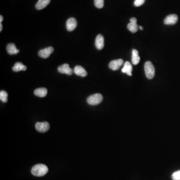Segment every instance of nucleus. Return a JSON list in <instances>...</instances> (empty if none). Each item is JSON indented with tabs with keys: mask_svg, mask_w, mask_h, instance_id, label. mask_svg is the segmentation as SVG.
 <instances>
[{
	"mask_svg": "<svg viewBox=\"0 0 180 180\" xmlns=\"http://www.w3.org/2000/svg\"><path fill=\"white\" fill-rule=\"evenodd\" d=\"M144 69L146 76L148 79H152L155 75V67L150 61H147L145 64Z\"/></svg>",
	"mask_w": 180,
	"mask_h": 180,
	"instance_id": "f03ea898",
	"label": "nucleus"
},
{
	"mask_svg": "<svg viewBox=\"0 0 180 180\" xmlns=\"http://www.w3.org/2000/svg\"><path fill=\"white\" fill-rule=\"evenodd\" d=\"M178 20V17L177 15L175 14L168 15L164 20V24L167 25H174L177 22Z\"/></svg>",
	"mask_w": 180,
	"mask_h": 180,
	"instance_id": "9d476101",
	"label": "nucleus"
},
{
	"mask_svg": "<svg viewBox=\"0 0 180 180\" xmlns=\"http://www.w3.org/2000/svg\"><path fill=\"white\" fill-rule=\"evenodd\" d=\"M77 26V20L74 18H70L67 20L66 23V28L67 30L69 32H72L76 29Z\"/></svg>",
	"mask_w": 180,
	"mask_h": 180,
	"instance_id": "1a4fd4ad",
	"label": "nucleus"
},
{
	"mask_svg": "<svg viewBox=\"0 0 180 180\" xmlns=\"http://www.w3.org/2000/svg\"><path fill=\"white\" fill-rule=\"evenodd\" d=\"M140 61V57L139 56V53L137 50H133L132 51V63L136 65L139 64Z\"/></svg>",
	"mask_w": 180,
	"mask_h": 180,
	"instance_id": "f3484780",
	"label": "nucleus"
},
{
	"mask_svg": "<svg viewBox=\"0 0 180 180\" xmlns=\"http://www.w3.org/2000/svg\"><path fill=\"white\" fill-rule=\"evenodd\" d=\"M3 16H2V15H1V16H0V22H1V23L2 22H3Z\"/></svg>",
	"mask_w": 180,
	"mask_h": 180,
	"instance_id": "5701e85b",
	"label": "nucleus"
},
{
	"mask_svg": "<svg viewBox=\"0 0 180 180\" xmlns=\"http://www.w3.org/2000/svg\"><path fill=\"white\" fill-rule=\"evenodd\" d=\"M49 169L47 166L44 164H37L34 166L32 170L31 173L34 176L36 177H42L48 173Z\"/></svg>",
	"mask_w": 180,
	"mask_h": 180,
	"instance_id": "f257e3e1",
	"label": "nucleus"
},
{
	"mask_svg": "<svg viewBox=\"0 0 180 180\" xmlns=\"http://www.w3.org/2000/svg\"><path fill=\"white\" fill-rule=\"evenodd\" d=\"M139 29H140L141 30H143V27H142V26H139Z\"/></svg>",
	"mask_w": 180,
	"mask_h": 180,
	"instance_id": "393cba45",
	"label": "nucleus"
},
{
	"mask_svg": "<svg viewBox=\"0 0 180 180\" xmlns=\"http://www.w3.org/2000/svg\"><path fill=\"white\" fill-rule=\"evenodd\" d=\"M7 50L10 55H16L19 52V50L16 48L15 44L13 43H10L7 46Z\"/></svg>",
	"mask_w": 180,
	"mask_h": 180,
	"instance_id": "2eb2a0df",
	"label": "nucleus"
},
{
	"mask_svg": "<svg viewBox=\"0 0 180 180\" xmlns=\"http://www.w3.org/2000/svg\"><path fill=\"white\" fill-rule=\"evenodd\" d=\"M50 2H51V0H39L36 4L35 7L38 10L43 9L47 7Z\"/></svg>",
	"mask_w": 180,
	"mask_h": 180,
	"instance_id": "4468645a",
	"label": "nucleus"
},
{
	"mask_svg": "<svg viewBox=\"0 0 180 180\" xmlns=\"http://www.w3.org/2000/svg\"><path fill=\"white\" fill-rule=\"evenodd\" d=\"M2 29H3V25L1 23V24H0V32H1L2 31Z\"/></svg>",
	"mask_w": 180,
	"mask_h": 180,
	"instance_id": "b1692460",
	"label": "nucleus"
},
{
	"mask_svg": "<svg viewBox=\"0 0 180 180\" xmlns=\"http://www.w3.org/2000/svg\"><path fill=\"white\" fill-rule=\"evenodd\" d=\"M54 51V49L53 47H49L40 50L38 54L40 57L44 59H46L49 57L50 55L52 53H53Z\"/></svg>",
	"mask_w": 180,
	"mask_h": 180,
	"instance_id": "423d86ee",
	"label": "nucleus"
},
{
	"mask_svg": "<svg viewBox=\"0 0 180 180\" xmlns=\"http://www.w3.org/2000/svg\"><path fill=\"white\" fill-rule=\"evenodd\" d=\"M133 70V67L132 64L129 62H126L124 64V67L122 69V71L123 73L127 74L129 76H131L132 75V72Z\"/></svg>",
	"mask_w": 180,
	"mask_h": 180,
	"instance_id": "ddd939ff",
	"label": "nucleus"
},
{
	"mask_svg": "<svg viewBox=\"0 0 180 180\" xmlns=\"http://www.w3.org/2000/svg\"><path fill=\"white\" fill-rule=\"evenodd\" d=\"M36 129L40 133H45L49 130L50 124L47 122H37L36 123Z\"/></svg>",
	"mask_w": 180,
	"mask_h": 180,
	"instance_id": "20e7f679",
	"label": "nucleus"
},
{
	"mask_svg": "<svg viewBox=\"0 0 180 180\" xmlns=\"http://www.w3.org/2000/svg\"><path fill=\"white\" fill-rule=\"evenodd\" d=\"M94 4L97 8L101 9L104 6V0H94Z\"/></svg>",
	"mask_w": 180,
	"mask_h": 180,
	"instance_id": "aec40b11",
	"label": "nucleus"
},
{
	"mask_svg": "<svg viewBox=\"0 0 180 180\" xmlns=\"http://www.w3.org/2000/svg\"><path fill=\"white\" fill-rule=\"evenodd\" d=\"M146 0H135L134 2V5L136 7H140L145 3Z\"/></svg>",
	"mask_w": 180,
	"mask_h": 180,
	"instance_id": "4be33fe9",
	"label": "nucleus"
},
{
	"mask_svg": "<svg viewBox=\"0 0 180 180\" xmlns=\"http://www.w3.org/2000/svg\"><path fill=\"white\" fill-rule=\"evenodd\" d=\"M13 70L14 72H17L19 71H26L27 69V67L24 65L23 63L21 62H17L15 64V65L13 67Z\"/></svg>",
	"mask_w": 180,
	"mask_h": 180,
	"instance_id": "a211bd4d",
	"label": "nucleus"
},
{
	"mask_svg": "<svg viewBox=\"0 0 180 180\" xmlns=\"http://www.w3.org/2000/svg\"><path fill=\"white\" fill-rule=\"evenodd\" d=\"M95 46L97 49L101 50L103 49L104 47V38L102 35H98L95 40Z\"/></svg>",
	"mask_w": 180,
	"mask_h": 180,
	"instance_id": "9b49d317",
	"label": "nucleus"
},
{
	"mask_svg": "<svg viewBox=\"0 0 180 180\" xmlns=\"http://www.w3.org/2000/svg\"><path fill=\"white\" fill-rule=\"evenodd\" d=\"M48 91L45 88H38L34 91V94L39 97H45L47 95Z\"/></svg>",
	"mask_w": 180,
	"mask_h": 180,
	"instance_id": "dca6fc26",
	"label": "nucleus"
},
{
	"mask_svg": "<svg viewBox=\"0 0 180 180\" xmlns=\"http://www.w3.org/2000/svg\"><path fill=\"white\" fill-rule=\"evenodd\" d=\"M103 96L100 94H95L89 96L87 99V103L90 105H97L103 101Z\"/></svg>",
	"mask_w": 180,
	"mask_h": 180,
	"instance_id": "7ed1b4c3",
	"label": "nucleus"
},
{
	"mask_svg": "<svg viewBox=\"0 0 180 180\" xmlns=\"http://www.w3.org/2000/svg\"><path fill=\"white\" fill-rule=\"evenodd\" d=\"M8 93L6 91H1L0 92V99L4 103H7L8 102Z\"/></svg>",
	"mask_w": 180,
	"mask_h": 180,
	"instance_id": "6ab92c4d",
	"label": "nucleus"
},
{
	"mask_svg": "<svg viewBox=\"0 0 180 180\" xmlns=\"http://www.w3.org/2000/svg\"><path fill=\"white\" fill-rule=\"evenodd\" d=\"M74 72L77 76H81L82 77H85L87 76V72L83 67L80 66H77L74 68Z\"/></svg>",
	"mask_w": 180,
	"mask_h": 180,
	"instance_id": "f8f14e48",
	"label": "nucleus"
},
{
	"mask_svg": "<svg viewBox=\"0 0 180 180\" xmlns=\"http://www.w3.org/2000/svg\"><path fill=\"white\" fill-rule=\"evenodd\" d=\"M137 20L136 18H131L130 19V23L128 24L127 28L130 32L133 33H135L137 32L139 27L137 24Z\"/></svg>",
	"mask_w": 180,
	"mask_h": 180,
	"instance_id": "0eeeda50",
	"label": "nucleus"
},
{
	"mask_svg": "<svg viewBox=\"0 0 180 180\" xmlns=\"http://www.w3.org/2000/svg\"><path fill=\"white\" fill-rule=\"evenodd\" d=\"M123 64V60L122 59L113 60L110 63L109 67L113 71H117L120 69V67Z\"/></svg>",
	"mask_w": 180,
	"mask_h": 180,
	"instance_id": "6e6552de",
	"label": "nucleus"
},
{
	"mask_svg": "<svg viewBox=\"0 0 180 180\" xmlns=\"http://www.w3.org/2000/svg\"><path fill=\"white\" fill-rule=\"evenodd\" d=\"M172 179L173 180H180V171H177L172 175Z\"/></svg>",
	"mask_w": 180,
	"mask_h": 180,
	"instance_id": "412c9836",
	"label": "nucleus"
},
{
	"mask_svg": "<svg viewBox=\"0 0 180 180\" xmlns=\"http://www.w3.org/2000/svg\"><path fill=\"white\" fill-rule=\"evenodd\" d=\"M58 70L60 73L65 74L68 75H72L74 72L68 64H64L60 66L58 68Z\"/></svg>",
	"mask_w": 180,
	"mask_h": 180,
	"instance_id": "39448f33",
	"label": "nucleus"
}]
</instances>
